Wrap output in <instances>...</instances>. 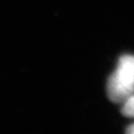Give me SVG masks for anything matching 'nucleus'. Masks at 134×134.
I'll list each match as a JSON object with an SVG mask.
<instances>
[{
  "label": "nucleus",
  "mask_w": 134,
  "mask_h": 134,
  "mask_svg": "<svg viewBox=\"0 0 134 134\" xmlns=\"http://www.w3.org/2000/svg\"><path fill=\"white\" fill-rule=\"evenodd\" d=\"M107 96L113 103H124L134 93V56L123 55L107 82Z\"/></svg>",
  "instance_id": "1"
},
{
  "label": "nucleus",
  "mask_w": 134,
  "mask_h": 134,
  "mask_svg": "<svg viewBox=\"0 0 134 134\" xmlns=\"http://www.w3.org/2000/svg\"><path fill=\"white\" fill-rule=\"evenodd\" d=\"M121 113L127 118H134V93L122 103Z\"/></svg>",
  "instance_id": "2"
},
{
  "label": "nucleus",
  "mask_w": 134,
  "mask_h": 134,
  "mask_svg": "<svg viewBox=\"0 0 134 134\" xmlns=\"http://www.w3.org/2000/svg\"><path fill=\"white\" fill-rule=\"evenodd\" d=\"M125 132L128 134H134V124L129 125L125 130Z\"/></svg>",
  "instance_id": "3"
}]
</instances>
